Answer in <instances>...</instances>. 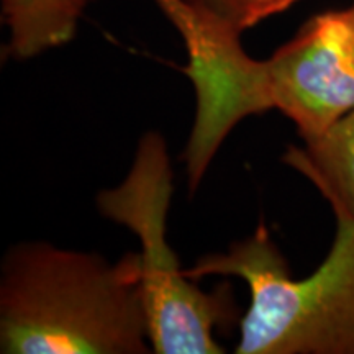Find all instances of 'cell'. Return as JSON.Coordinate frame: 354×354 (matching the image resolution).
Instances as JSON below:
<instances>
[{"mask_svg": "<svg viewBox=\"0 0 354 354\" xmlns=\"http://www.w3.org/2000/svg\"><path fill=\"white\" fill-rule=\"evenodd\" d=\"M95 0H0L8 30L7 56L28 61L76 38L79 21Z\"/></svg>", "mask_w": 354, "mask_h": 354, "instance_id": "cell-7", "label": "cell"}, {"mask_svg": "<svg viewBox=\"0 0 354 354\" xmlns=\"http://www.w3.org/2000/svg\"><path fill=\"white\" fill-rule=\"evenodd\" d=\"M138 253L117 263L51 243L12 246L0 271V353L145 354Z\"/></svg>", "mask_w": 354, "mask_h": 354, "instance_id": "cell-1", "label": "cell"}, {"mask_svg": "<svg viewBox=\"0 0 354 354\" xmlns=\"http://www.w3.org/2000/svg\"><path fill=\"white\" fill-rule=\"evenodd\" d=\"M266 112L277 110L304 141L320 136L354 109V3L308 19L261 61Z\"/></svg>", "mask_w": 354, "mask_h": 354, "instance_id": "cell-5", "label": "cell"}, {"mask_svg": "<svg viewBox=\"0 0 354 354\" xmlns=\"http://www.w3.org/2000/svg\"><path fill=\"white\" fill-rule=\"evenodd\" d=\"M172 167L165 136L148 131L140 138L125 179L97 196L105 218L138 238L141 287L149 343L158 354H221L216 328L240 322L233 287L202 290L184 274L167 245L166 221L172 197Z\"/></svg>", "mask_w": 354, "mask_h": 354, "instance_id": "cell-3", "label": "cell"}, {"mask_svg": "<svg viewBox=\"0 0 354 354\" xmlns=\"http://www.w3.org/2000/svg\"><path fill=\"white\" fill-rule=\"evenodd\" d=\"M185 2L243 35L261 21L289 10L300 0H185Z\"/></svg>", "mask_w": 354, "mask_h": 354, "instance_id": "cell-8", "label": "cell"}, {"mask_svg": "<svg viewBox=\"0 0 354 354\" xmlns=\"http://www.w3.org/2000/svg\"><path fill=\"white\" fill-rule=\"evenodd\" d=\"M353 3H354V0H353Z\"/></svg>", "mask_w": 354, "mask_h": 354, "instance_id": "cell-9", "label": "cell"}, {"mask_svg": "<svg viewBox=\"0 0 354 354\" xmlns=\"http://www.w3.org/2000/svg\"><path fill=\"white\" fill-rule=\"evenodd\" d=\"M336 216L333 245L312 276L292 279L261 220L225 253L202 256L184 274L240 277L250 307L240 318L236 354H354V218Z\"/></svg>", "mask_w": 354, "mask_h": 354, "instance_id": "cell-2", "label": "cell"}, {"mask_svg": "<svg viewBox=\"0 0 354 354\" xmlns=\"http://www.w3.org/2000/svg\"><path fill=\"white\" fill-rule=\"evenodd\" d=\"M284 161L317 185L335 215L354 218V109L304 148H290Z\"/></svg>", "mask_w": 354, "mask_h": 354, "instance_id": "cell-6", "label": "cell"}, {"mask_svg": "<svg viewBox=\"0 0 354 354\" xmlns=\"http://www.w3.org/2000/svg\"><path fill=\"white\" fill-rule=\"evenodd\" d=\"M187 51L180 71L196 88L197 110L184 149L189 192H196L228 133L243 118L264 113L261 61L241 44V33L185 0H154Z\"/></svg>", "mask_w": 354, "mask_h": 354, "instance_id": "cell-4", "label": "cell"}]
</instances>
